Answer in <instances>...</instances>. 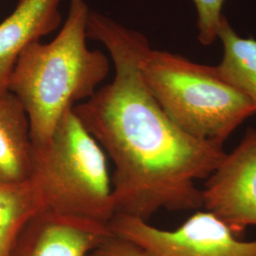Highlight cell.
Masks as SVG:
<instances>
[{
  "mask_svg": "<svg viewBox=\"0 0 256 256\" xmlns=\"http://www.w3.org/2000/svg\"><path fill=\"white\" fill-rule=\"evenodd\" d=\"M86 34L106 48L115 74L74 111L113 162L116 214L148 221L162 210L202 208L196 182L220 164L223 146L186 134L167 117L142 77L152 48L142 32L90 10Z\"/></svg>",
  "mask_w": 256,
  "mask_h": 256,
  "instance_id": "cell-1",
  "label": "cell"
},
{
  "mask_svg": "<svg viewBox=\"0 0 256 256\" xmlns=\"http://www.w3.org/2000/svg\"><path fill=\"white\" fill-rule=\"evenodd\" d=\"M90 12L84 0H70L57 36L28 46L14 68L9 90L27 113L34 148L46 144L64 115L92 97L110 72L108 57L86 45Z\"/></svg>",
  "mask_w": 256,
  "mask_h": 256,
  "instance_id": "cell-2",
  "label": "cell"
},
{
  "mask_svg": "<svg viewBox=\"0 0 256 256\" xmlns=\"http://www.w3.org/2000/svg\"><path fill=\"white\" fill-rule=\"evenodd\" d=\"M142 74L167 117L196 138L223 146L256 113L254 104L223 79L216 66L151 48Z\"/></svg>",
  "mask_w": 256,
  "mask_h": 256,
  "instance_id": "cell-3",
  "label": "cell"
},
{
  "mask_svg": "<svg viewBox=\"0 0 256 256\" xmlns=\"http://www.w3.org/2000/svg\"><path fill=\"white\" fill-rule=\"evenodd\" d=\"M30 182L42 210L106 224L116 216L106 153L74 110L46 144L34 147Z\"/></svg>",
  "mask_w": 256,
  "mask_h": 256,
  "instance_id": "cell-4",
  "label": "cell"
},
{
  "mask_svg": "<svg viewBox=\"0 0 256 256\" xmlns=\"http://www.w3.org/2000/svg\"><path fill=\"white\" fill-rule=\"evenodd\" d=\"M110 227L115 236L148 256H256V240L239 239L207 210L196 212L174 230L160 229L146 220L122 214H116Z\"/></svg>",
  "mask_w": 256,
  "mask_h": 256,
  "instance_id": "cell-5",
  "label": "cell"
},
{
  "mask_svg": "<svg viewBox=\"0 0 256 256\" xmlns=\"http://www.w3.org/2000/svg\"><path fill=\"white\" fill-rule=\"evenodd\" d=\"M202 204L236 236L256 226V128L248 129L206 178Z\"/></svg>",
  "mask_w": 256,
  "mask_h": 256,
  "instance_id": "cell-6",
  "label": "cell"
},
{
  "mask_svg": "<svg viewBox=\"0 0 256 256\" xmlns=\"http://www.w3.org/2000/svg\"><path fill=\"white\" fill-rule=\"evenodd\" d=\"M111 236L110 224L41 210L20 232L10 256H88Z\"/></svg>",
  "mask_w": 256,
  "mask_h": 256,
  "instance_id": "cell-7",
  "label": "cell"
},
{
  "mask_svg": "<svg viewBox=\"0 0 256 256\" xmlns=\"http://www.w3.org/2000/svg\"><path fill=\"white\" fill-rule=\"evenodd\" d=\"M62 0H19L0 24V98L9 93L10 80L19 56L30 44L60 26Z\"/></svg>",
  "mask_w": 256,
  "mask_h": 256,
  "instance_id": "cell-8",
  "label": "cell"
},
{
  "mask_svg": "<svg viewBox=\"0 0 256 256\" xmlns=\"http://www.w3.org/2000/svg\"><path fill=\"white\" fill-rule=\"evenodd\" d=\"M34 169V144L30 122L14 94L0 98V186L30 182Z\"/></svg>",
  "mask_w": 256,
  "mask_h": 256,
  "instance_id": "cell-9",
  "label": "cell"
},
{
  "mask_svg": "<svg viewBox=\"0 0 256 256\" xmlns=\"http://www.w3.org/2000/svg\"><path fill=\"white\" fill-rule=\"evenodd\" d=\"M223 56L216 66L223 79L244 93L256 106V39L240 36L225 16L218 32Z\"/></svg>",
  "mask_w": 256,
  "mask_h": 256,
  "instance_id": "cell-10",
  "label": "cell"
},
{
  "mask_svg": "<svg viewBox=\"0 0 256 256\" xmlns=\"http://www.w3.org/2000/svg\"><path fill=\"white\" fill-rule=\"evenodd\" d=\"M42 210L32 182L0 186V256H10L20 232Z\"/></svg>",
  "mask_w": 256,
  "mask_h": 256,
  "instance_id": "cell-11",
  "label": "cell"
},
{
  "mask_svg": "<svg viewBox=\"0 0 256 256\" xmlns=\"http://www.w3.org/2000/svg\"><path fill=\"white\" fill-rule=\"evenodd\" d=\"M198 12L196 26L198 40L204 46H210L218 38L222 9L226 0H192Z\"/></svg>",
  "mask_w": 256,
  "mask_h": 256,
  "instance_id": "cell-12",
  "label": "cell"
},
{
  "mask_svg": "<svg viewBox=\"0 0 256 256\" xmlns=\"http://www.w3.org/2000/svg\"><path fill=\"white\" fill-rule=\"evenodd\" d=\"M88 256H148L136 245L124 239L113 236L101 246L95 248Z\"/></svg>",
  "mask_w": 256,
  "mask_h": 256,
  "instance_id": "cell-13",
  "label": "cell"
}]
</instances>
